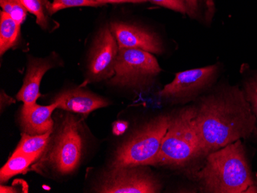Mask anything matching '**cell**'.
<instances>
[{
    "label": "cell",
    "instance_id": "6da1fadb",
    "mask_svg": "<svg viewBox=\"0 0 257 193\" xmlns=\"http://www.w3.org/2000/svg\"><path fill=\"white\" fill-rule=\"evenodd\" d=\"M256 119L243 90L223 88L196 108L195 118L202 155L247 139L256 129Z\"/></svg>",
    "mask_w": 257,
    "mask_h": 193
},
{
    "label": "cell",
    "instance_id": "7a4b0ae2",
    "mask_svg": "<svg viewBox=\"0 0 257 193\" xmlns=\"http://www.w3.org/2000/svg\"><path fill=\"white\" fill-rule=\"evenodd\" d=\"M194 176L205 192L257 191L241 139L208 154L206 164Z\"/></svg>",
    "mask_w": 257,
    "mask_h": 193
},
{
    "label": "cell",
    "instance_id": "3957f363",
    "mask_svg": "<svg viewBox=\"0 0 257 193\" xmlns=\"http://www.w3.org/2000/svg\"><path fill=\"white\" fill-rule=\"evenodd\" d=\"M196 108H186L172 117L154 165L184 166L202 155L195 118Z\"/></svg>",
    "mask_w": 257,
    "mask_h": 193
},
{
    "label": "cell",
    "instance_id": "277c9868",
    "mask_svg": "<svg viewBox=\"0 0 257 193\" xmlns=\"http://www.w3.org/2000/svg\"><path fill=\"white\" fill-rule=\"evenodd\" d=\"M173 116H158L146 123L118 148L110 168L155 165Z\"/></svg>",
    "mask_w": 257,
    "mask_h": 193
},
{
    "label": "cell",
    "instance_id": "5b68a950",
    "mask_svg": "<svg viewBox=\"0 0 257 193\" xmlns=\"http://www.w3.org/2000/svg\"><path fill=\"white\" fill-rule=\"evenodd\" d=\"M83 145L80 123L69 113L58 127L54 137H50L37 167L49 168L60 175L70 174L79 165Z\"/></svg>",
    "mask_w": 257,
    "mask_h": 193
},
{
    "label": "cell",
    "instance_id": "8992f818",
    "mask_svg": "<svg viewBox=\"0 0 257 193\" xmlns=\"http://www.w3.org/2000/svg\"><path fill=\"white\" fill-rule=\"evenodd\" d=\"M161 70L152 53L137 49H119L114 76L109 83L120 87H142L160 74Z\"/></svg>",
    "mask_w": 257,
    "mask_h": 193
},
{
    "label": "cell",
    "instance_id": "52a82bcc",
    "mask_svg": "<svg viewBox=\"0 0 257 193\" xmlns=\"http://www.w3.org/2000/svg\"><path fill=\"white\" fill-rule=\"evenodd\" d=\"M144 166L110 168L97 188L103 193H156L161 188L160 181Z\"/></svg>",
    "mask_w": 257,
    "mask_h": 193
},
{
    "label": "cell",
    "instance_id": "ba28073f",
    "mask_svg": "<svg viewBox=\"0 0 257 193\" xmlns=\"http://www.w3.org/2000/svg\"><path fill=\"white\" fill-rule=\"evenodd\" d=\"M119 46L110 27L102 28L95 39L88 62V77L90 82L111 79L114 76Z\"/></svg>",
    "mask_w": 257,
    "mask_h": 193
},
{
    "label": "cell",
    "instance_id": "9c48e42d",
    "mask_svg": "<svg viewBox=\"0 0 257 193\" xmlns=\"http://www.w3.org/2000/svg\"><path fill=\"white\" fill-rule=\"evenodd\" d=\"M216 65L186 70L177 73L171 83L164 86L159 96L166 98H185L197 93L211 84L217 73Z\"/></svg>",
    "mask_w": 257,
    "mask_h": 193
},
{
    "label": "cell",
    "instance_id": "30bf717a",
    "mask_svg": "<svg viewBox=\"0 0 257 193\" xmlns=\"http://www.w3.org/2000/svg\"><path fill=\"white\" fill-rule=\"evenodd\" d=\"M109 27L119 49H137L152 54L163 52L161 40L153 32L123 22H112Z\"/></svg>",
    "mask_w": 257,
    "mask_h": 193
},
{
    "label": "cell",
    "instance_id": "8fae6325",
    "mask_svg": "<svg viewBox=\"0 0 257 193\" xmlns=\"http://www.w3.org/2000/svg\"><path fill=\"white\" fill-rule=\"evenodd\" d=\"M55 62L50 58L29 57L27 74L23 79L21 89L17 95V99L23 103L22 111L27 110L37 104L40 96V87L46 72L54 67Z\"/></svg>",
    "mask_w": 257,
    "mask_h": 193
},
{
    "label": "cell",
    "instance_id": "7c38bea8",
    "mask_svg": "<svg viewBox=\"0 0 257 193\" xmlns=\"http://www.w3.org/2000/svg\"><path fill=\"white\" fill-rule=\"evenodd\" d=\"M55 102L60 109L83 116L109 104L105 99L79 88L65 91L56 98Z\"/></svg>",
    "mask_w": 257,
    "mask_h": 193
},
{
    "label": "cell",
    "instance_id": "4fadbf2b",
    "mask_svg": "<svg viewBox=\"0 0 257 193\" xmlns=\"http://www.w3.org/2000/svg\"><path fill=\"white\" fill-rule=\"evenodd\" d=\"M57 108L58 103L54 101L50 106L36 104L27 110L22 111L21 123L25 133L40 135L52 132L53 128L52 113Z\"/></svg>",
    "mask_w": 257,
    "mask_h": 193
},
{
    "label": "cell",
    "instance_id": "5bb4252c",
    "mask_svg": "<svg viewBox=\"0 0 257 193\" xmlns=\"http://www.w3.org/2000/svg\"><path fill=\"white\" fill-rule=\"evenodd\" d=\"M20 27L15 20L2 11L0 14V55L4 56L10 49L17 46L20 40Z\"/></svg>",
    "mask_w": 257,
    "mask_h": 193
},
{
    "label": "cell",
    "instance_id": "9a60e30c",
    "mask_svg": "<svg viewBox=\"0 0 257 193\" xmlns=\"http://www.w3.org/2000/svg\"><path fill=\"white\" fill-rule=\"evenodd\" d=\"M40 156L41 155H40L13 154L8 162L1 168V182H6L14 175L25 172L32 163L38 160Z\"/></svg>",
    "mask_w": 257,
    "mask_h": 193
},
{
    "label": "cell",
    "instance_id": "2e32d148",
    "mask_svg": "<svg viewBox=\"0 0 257 193\" xmlns=\"http://www.w3.org/2000/svg\"><path fill=\"white\" fill-rule=\"evenodd\" d=\"M52 132L53 131L40 135L23 133L21 141L14 153L41 155L50 142Z\"/></svg>",
    "mask_w": 257,
    "mask_h": 193
},
{
    "label": "cell",
    "instance_id": "e0dca14e",
    "mask_svg": "<svg viewBox=\"0 0 257 193\" xmlns=\"http://www.w3.org/2000/svg\"><path fill=\"white\" fill-rule=\"evenodd\" d=\"M103 6L100 3L89 0H53L51 3L46 0V11L49 16L53 15L60 10L74 7H99Z\"/></svg>",
    "mask_w": 257,
    "mask_h": 193
},
{
    "label": "cell",
    "instance_id": "ac0fdd59",
    "mask_svg": "<svg viewBox=\"0 0 257 193\" xmlns=\"http://www.w3.org/2000/svg\"><path fill=\"white\" fill-rule=\"evenodd\" d=\"M22 4L30 14L36 17L37 24L43 30L49 27L48 16L46 15V0H21Z\"/></svg>",
    "mask_w": 257,
    "mask_h": 193
},
{
    "label": "cell",
    "instance_id": "d6986e66",
    "mask_svg": "<svg viewBox=\"0 0 257 193\" xmlns=\"http://www.w3.org/2000/svg\"><path fill=\"white\" fill-rule=\"evenodd\" d=\"M0 6L4 12L20 25L25 21L28 11L22 4L21 0H0Z\"/></svg>",
    "mask_w": 257,
    "mask_h": 193
},
{
    "label": "cell",
    "instance_id": "ffe728a7",
    "mask_svg": "<svg viewBox=\"0 0 257 193\" xmlns=\"http://www.w3.org/2000/svg\"><path fill=\"white\" fill-rule=\"evenodd\" d=\"M243 93L257 118V76L251 78L245 83Z\"/></svg>",
    "mask_w": 257,
    "mask_h": 193
},
{
    "label": "cell",
    "instance_id": "44dd1931",
    "mask_svg": "<svg viewBox=\"0 0 257 193\" xmlns=\"http://www.w3.org/2000/svg\"><path fill=\"white\" fill-rule=\"evenodd\" d=\"M147 2L157 4L160 7L173 10L182 14H186V7L181 0H147Z\"/></svg>",
    "mask_w": 257,
    "mask_h": 193
},
{
    "label": "cell",
    "instance_id": "7402d4cb",
    "mask_svg": "<svg viewBox=\"0 0 257 193\" xmlns=\"http://www.w3.org/2000/svg\"><path fill=\"white\" fill-rule=\"evenodd\" d=\"M186 7V14L190 17H196L199 10L198 0H181Z\"/></svg>",
    "mask_w": 257,
    "mask_h": 193
},
{
    "label": "cell",
    "instance_id": "603a6c76",
    "mask_svg": "<svg viewBox=\"0 0 257 193\" xmlns=\"http://www.w3.org/2000/svg\"><path fill=\"white\" fill-rule=\"evenodd\" d=\"M128 127V122L123 120L116 121L112 124V132L114 135H121L126 131Z\"/></svg>",
    "mask_w": 257,
    "mask_h": 193
},
{
    "label": "cell",
    "instance_id": "cb8c5ba5",
    "mask_svg": "<svg viewBox=\"0 0 257 193\" xmlns=\"http://www.w3.org/2000/svg\"><path fill=\"white\" fill-rule=\"evenodd\" d=\"M147 2V0H99L100 4H125V3H131V4H142V3Z\"/></svg>",
    "mask_w": 257,
    "mask_h": 193
},
{
    "label": "cell",
    "instance_id": "d4e9b609",
    "mask_svg": "<svg viewBox=\"0 0 257 193\" xmlns=\"http://www.w3.org/2000/svg\"><path fill=\"white\" fill-rule=\"evenodd\" d=\"M89 1H93V2H98V3H99V0H89Z\"/></svg>",
    "mask_w": 257,
    "mask_h": 193
},
{
    "label": "cell",
    "instance_id": "484cf974",
    "mask_svg": "<svg viewBox=\"0 0 257 193\" xmlns=\"http://www.w3.org/2000/svg\"><path fill=\"white\" fill-rule=\"evenodd\" d=\"M255 133H256V135H257V128H256V129H255Z\"/></svg>",
    "mask_w": 257,
    "mask_h": 193
}]
</instances>
